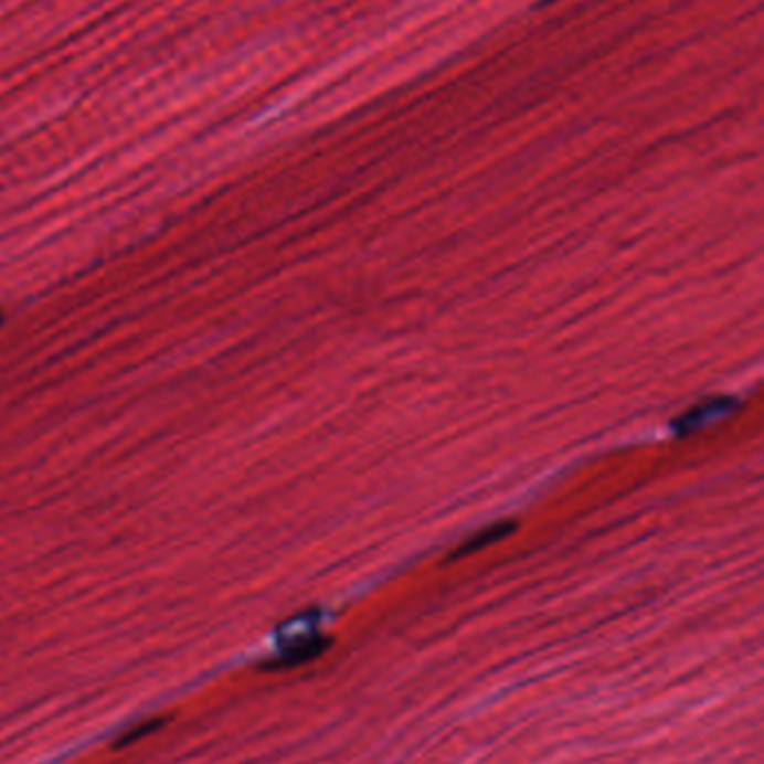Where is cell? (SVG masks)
Instances as JSON below:
<instances>
[{"label":"cell","instance_id":"1","mask_svg":"<svg viewBox=\"0 0 764 764\" xmlns=\"http://www.w3.org/2000/svg\"><path fill=\"white\" fill-rule=\"evenodd\" d=\"M331 646V639L325 637L318 626L316 617H311L305 626H291L284 630L277 644V650L268 655L262 661L264 671H286V668H298L316 657H320Z\"/></svg>","mask_w":764,"mask_h":764},{"label":"cell","instance_id":"2","mask_svg":"<svg viewBox=\"0 0 764 764\" xmlns=\"http://www.w3.org/2000/svg\"><path fill=\"white\" fill-rule=\"evenodd\" d=\"M740 401L733 396H715V399H707L700 405H693L689 412H685L682 416H678V421L673 423V434L680 438H689L696 436L726 418H731L733 414H738L740 410Z\"/></svg>","mask_w":764,"mask_h":764},{"label":"cell","instance_id":"3","mask_svg":"<svg viewBox=\"0 0 764 764\" xmlns=\"http://www.w3.org/2000/svg\"><path fill=\"white\" fill-rule=\"evenodd\" d=\"M514 528H517L514 521H499V523H492V526L479 530L476 534L467 537V539L460 543V548L452 554V559H463V556H467V554L481 552V550H486V548H490V545L503 541L506 537H510V534L514 532Z\"/></svg>","mask_w":764,"mask_h":764},{"label":"cell","instance_id":"4","mask_svg":"<svg viewBox=\"0 0 764 764\" xmlns=\"http://www.w3.org/2000/svg\"><path fill=\"white\" fill-rule=\"evenodd\" d=\"M163 724H166V720H163V718H150V720H141V722H137V724L128 726V729H126V731H124V733L117 738L115 749L130 746V744H135V742L144 740V738H148V735L157 733V731H159Z\"/></svg>","mask_w":764,"mask_h":764},{"label":"cell","instance_id":"5","mask_svg":"<svg viewBox=\"0 0 764 764\" xmlns=\"http://www.w3.org/2000/svg\"><path fill=\"white\" fill-rule=\"evenodd\" d=\"M0 325H3V314H0Z\"/></svg>","mask_w":764,"mask_h":764}]
</instances>
